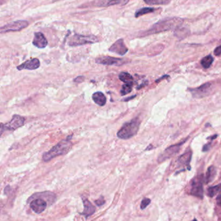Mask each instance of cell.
<instances>
[{"label": "cell", "mask_w": 221, "mask_h": 221, "mask_svg": "<svg viewBox=\"0 0 221 221\" xmlns=\"http://www.w3.org/2000/svg\"><path fill=\"white\" fill-rule=\"evenodd\" d=\"M29 25V23L25 20H18L5 25H3L0 29L1 33H5L11 31H20L22 29L26 28Z\"/></svg>", "instance_id": "6"}, {"label": "cell", "mask_w": 221, "mask_h": 221, "mask_svg": "<svg viewBox=\"0 0 221 221\" xmlns=\"http://www.w3.org/2000/svg\"><path fill=\"white\" fill-rule=\"evenodd\" d=\"M217 202L219 206L221 207V194L218 195V197H217Z\"/></svg>", "instance_id": "31"}, {"label": "cell", "mask_w": 221, "mask_h": 221, "mask_svg": "<svg viewBox=\"0 0 221 221\" xmlns=\"http://www.w3.org/2000/svg\"><path fill=\"white\" fill-rule=\"evenodd\" d=\"M53 1H54V2H55V1H60V0H53Z\"/></svg>", "instance_id": "34"}, {"label": "cell", "mask_w": 221, "mask_h": 221, "mask_svg": "<svg viewBox=\"0 0 221 221\" xmlns=\"http://www.w3.org/2000/svg\"><path fill=\"white\" fill-rule=\"evenodd\" d=\"M187 140V139H186L185 141H183L180 143H178L176 144V145H171L169 147L167 148L164 151V152L162 154V155L158 157V161L159 162H163L165 160H167V159L170 158L174 155H176V154L177 152H178L180 150V147L182 146L183 144Z\"/></svg>", "instance_id": "8"}, {"label": "cell", "mask_w": 221, "mask_h": 221, "mask_svg": "<svg viewBox=\"0 0 221 221\" xmlns=\"http://www.w3.org/2000/svg\"><path fill=\"white\" fill-rule=\"evenodd\" d=\"M25 119L23 117L19 115H14L11 121H9L7 124H2V134L3 130H10L14 131L17 128L22 127L24 125Z\"/></svg>", "instance_id": "7"}, {"label": "cell", "mask_w": 221, "mask_h": 221, "mask_svg": "<svg viewBox=\"0 0 221 221\" xmlns=\"http://www.w3.org/2000/svg\"><path fill=\"white\" fill-rule=\"evenodd\" d=\"M140 120L136 117L129 122L125 123L121 129L117 132V136L122 140H128L137 134L140 129Z\"/></svg>", "instance_id": "3"}, {"label": "cell", "mask_w": 221, "mask_h": 221, "mask_svg": "<svg viewBox=\"0 0 221 221\" xmlns=\"http://www.w3.org/2000/svg\"><path fill=\"white\" fill-rule=\"evenodd\" d=\"M84 77L79 76L74 79V82H75V83H82L83 81H84Z\"/></svg>", "instance_id": "28"}, {"label": "cell", "mask_w": 221, "mask_h": 221, "mask_svg": "<svg viewBox=\"0 0 221 221\" xmlns=\"http://www.w3.org/2000/svg\"><path fill=\"white\" fill-rule=\"evenodd\" d=\"M33 44L36 47L40 49H44L48 45V40L43 33L38 32L34 33Z\"/></svg>", "instance_id": "15"}, {"label": "cell", "mask_w": 221, "mask_h": 221, "mask_svg": "<svg viewBox=\"0 0 221 221\" xmlns=\"http://www.w3.org/2000/svg\"><path fill=\"white\" fill-rule=\"evenodd\" d=\"M95 203L97 205H98V206H101V205H102L105 203V200L103 197H101V198L99 199L95 200Z\"/></svg>", "instance_id": "27"}, {"label": "cell", "mask_w": 221, "mask_h": 221, "mask_svg": "<svg viewBox=\"0 0 221 221\" xmlns=\"http://www.w3.org/2000/svg\"><path fill=\"white\" fill-rule=\"evenodd\" d=\"M109 50L111 51V52L115 53L121 56L125 55L128 51V48L124 43L123 39L122 38L117 40L114 44L111 45V47L109 49Z\"/></svg>", "instance_id": "12"}, {"label": "cell", "mask_w": 221, "mask_h": 221, "mask_svg": "<svg viewBox=\"0 0 221 221\" xmlns=\"http://www.w3.org/2000/svg\"><path fill=\"white\" fill-rule=\"evenodd\" d=\"M213 57L212 55H208L204 57L201 61H200V64L202 66V67L205 69H208L212 66V63L213 62Z\"/></svg>", "instance_id": "22"}, {"label": "cell", "mask_w": 221, "mask_h": 221, "mask_svg": "<svg viewBox=\"0 0 221 221\" xmlns=\"http://www.w3.org/2000/svg\"><path fill=\"white\" fill-rule=\"evenodd\" d=\"M216 173H217V171H216V169L214 166H212L209 167L206 174H205L204 176V182L205 184L212 182L216 176Z\"/></svg>", "instance_id": "19"}, {"label": "cell", "mask_w": 221, "mask_h": 221, "mask_svg": "<svg viewBox=\"0 0 221 221\" xmlns=\"http://www.w3.org/2000/svg\"><path fill=\"white\" fill-rule=\"evenodd\" d=\"M154 11H155V9L151 8V7H144V8L140 9L137 10V11L136 12L135 17L138 18V17L143 16V15L153 12Z\"/></svg>", "instance_id": "24"}, {"label": "cell", "mask_w": 221, "mask_h": 221, "mask_svg": "<svg viewBox=\"0 0 221 221\" xmlns=\"http://www.w3.org/2000/svg\"><path fill=\"white\" fill-rule=\"evenodd\" d=\"M151 200L149 198H143L142 200V201L141 202V205H140L141 209L142 210L145 209L148 206V205L151 204Z\"/></svg>", "instance_id": "26"}, {"label": "cell", "mask_w": 221, "mask_h": 221, "mask_svg": "<svg viewBox=\"0 0 221 221\" xmlns=\"http://www.w3.org/2000/svg\"><path fill=\"white\" fill-rule=\"evenodd\" d=\"M203 182H204V177L202 174L195 177L191 182L190 194L199 198H202L204 196Z\"/></svg>", "instance_id": "5"}, {"label": "cell", "mask_w": 221, "mask_h": 221, "mask_svg": "<svg viewBox=\"0 0 221 221\" xmlns=\"http://www.w3.org/2000/svg\"><path fill=\"white\" fill-rule=\"evenodd\" d=\"M221 192V184H219L215 186L210 187L208 189L207 194L209 197H213Z\"/></svg>", "instance_id": "21"}, {"label": "cell", "mask_w": 221, "mask_h": 221, "mask_svg": "<svg viewBox=\"0 0 221 221\" xmlns=\"http://www.w3.org/2000/svg\"><path fill=\"white\" fill-rule=\"evenodd\" d=\"M214 54L216 56H219L221 54V45L218 46V47L214 50Z\"/></svg>", "instance_id": "29"}, {"label": "cell", "mask_w": 221, "mask_h": 221, "mask_svg": "<svg viewBox=\"0 0 221 221\" xmlns=\"http://www.w3.org/2000/svg\"><path fill=\"white\" fill-rule=\"evenodd\" d=\"M145 3L149 5H167L170 3L171 0H143Z\"/></svg>", "instance_id": "23"}, {"label": "cell", "mask_w": 221, "mask_h": 221, "mask_svg": "<svg viewBox=\"0 0 221 221\" xmlns=\"http://www.w3.org/2000/svg\"><path fill=\"white\" fill-rule=\"evenodd\" d=\"M99 41L95 36L94 35H82L75 34L70 38L68 45L70 46H79L88 44H94Z\"/></svg>", "instance_id": "4"}, {"label": "cell", "mask_w": 221, "mask_h": 221, "mask_svg": "<svg viewBox=\"0 0 221 221\" xmlns=\"http://www.w3.org/2000/svg\"><path fill=\"white\" fill-rule=\"evenodd\" d=\"M136 96V95H133V96H132L131 97H128V98H127V99H124L123 101H129V100H131V99H132L134 98V97H135Z\"/></svg>", "instance_id": "32"}, {"label": "cell", "mask_w": 221, "mask_h": 221, "mask_svg": "<svg viewBox=\"0 0 221 221\" xmlns=\"http://www.w3.org/2000/svg\"><path fill=\"white\" fill-rule=\"evenodd\" d=\"M71 137L72 136L68 137L54 146L48 152H45L42 156L43 161L48 162L56 156L63 155L68 152L72 146V143L71 142Z\"/></svg>", "instance_id": "2"}, {"label": "cell", "mask_w": 221, "mask_h": 221, "mask_svg": "<svg viewBox=\"0 0 221 221\" xmlns=\"http://www.w3.org/2000/svg\"><path fill=\"white\" fill-rule=\"evenodd\" d=\"M128 2L129 0H99L94 2V5L97 7H109L116 5H125Z\"/></svg>", "instance_id": "13"}, {"label": "cell", "mask_w": 221, "mask_h": 221, "mask_svg": "<svg viewBox=\"0 0 221 221\" xmlns=\"http://www.w3.org/2000/svg\"><path fill=\"white\" fill-rule=\"evenodd\" d=\"M132 90V84H125L123 85L122 88L121 90V95H125L128 94L130 93Z\"/></svg>", "instance_id": "25"}, {"label": "cell", "mask_w": 221, "mask_h": 221, "mask_svg": "<svg viewBox=\"0 0 221 221\" xmlns=\"http://www.w3.org/2000/svg\"><path fill=\"white\" fill-rule=\"evenodd\" d=\"M40 66V63L39 60L37 58H35L25 62L23 63L22 64L18 66L17 67V69L18 70H34L38 69Z\"/></svg>", "instance_id": "14"}, {"label": "cell", "mask_w": 221, "mask_h": 221, "mask_svg": "<svg viewBox=\"0 0 221 221\" xmlns=\"http://www.w3.org/2000/svg\"><path fill=\"white\" fill-rule=\"evenodd\" d=\"M192 157V152L189 150L181 155L178 159L177 164L179 167L189 166Z\"/></svg>", "instance_id": "17"}, {"label": "cell", "mask_w": 221, "mask_h": 221, "mask_svg": "<svg viewBox=\"0 0 221 221\" xmlns=\"http://www.w3.org/2000/svg\"><path fill=\"white\" fill-rule=\"evenodd\" d=\"M210 148V143H209L208 144H206V145H205L204 147H203V149H202V151L203 152H205V151H208Z\"/></svg>", "instance_id": "30"}, {"label": "cell", "mask_w": 221, "mask_h": 221, "mask_svg": "<svg viewBox=\"0 0 221 221\" xmlns=\"http://www.w3.org/2000/svg\"><path fill=\"white\" fill-rule=\"evenodd\" d=\"M92 99L97 105L100 106H103L106 105V98L103 93L101 91H97L92 95Z\"/></svg>", "instance_id": "18"}, {"label": "cell", "mask_w": 221, "mask_h": 221, "mask_svg": "<svg viewBox=\"0 0 221 221\" xmlns=\"http://www.w3.org/2000/svg\"><path fill=\"white\" fill-rule=\"evenodd\" d=\"M119 79L125 83L126 84H133V81L134 79L132 76L128 73L127 72H121V73L119 75Z\"/></svg>", "instance_id": "20"}, {"label": "cell", "mask_w": 221, "mask_h": 221, "mask_svg": "<svg viewBox=\"0 0 221 221\" xmlns=\"http://www.w3.org/2000/svg\"><path fill=\"white\" fill-rule=\"evenodd\" d=\"M166 77H168V75H165V76H164V77H161L160 79H158L157 80H156V83H158V82H160L162 79H165Z\"/></svg>", "instance_id": "33"}, {"label": "cell", "mask_w": 221, "mask_h": 221, "mask_svg": "<svg viewBox=\"0 0 221 221\" xmlns=\"http://www.w3.org/2000/svg\"><path fill=\"white\" fill-rule=\"evenodd\" d=\"M96 63L107 66H121L125 63V60L121 59L112 57L109 56H104L95 59Z\"/></svg>", "instance_id": "10"}, {"label": "cell", "mask_w": 221, "mask_h": 221, "mask_svg": "<svg viewBox=\"0 0 221 221\" xmlns=\"http://www.w3.org/2000/svg\"><path fill=\"white\" fill-rule=\"evenodd\" d=\"M212 84L209 83H207L198 87V88L189 89V91L193 97L200 99L209 95L211 90H212Z\"/></svg>", "instance_id": "9"}, {"label": "cell", "mask_w": 221, "mask_h": 221, "mask_svg": "<svg viewBox=\"0 0 221 221\" xmlns=\"http://www.w3.org/2000/svg\"><path fill=\"white\" fill-rule=\"evenodd\" d=\"M48 206L47 202L42 198H34L30 203V207L33 212L37 214L42 213Z\"/></svg>", "instance_id": "11"}, {"label": "cell", "mask_w": 221, "mask_h": 221, "mask_svg": "<svg viewBox=\"0 0 221 221\" xmlns=\"http://www.w3.org/2000/svg\"><path fill=\"white\" fill-rule=\"evenodd\" d=\"M183 20L180 18H166L154 24L149 29L143 32L141 36H147L166 32L171 30H176L181 26Z\"/></svg>", "instance_id": "1"}, {"label": "cell", "mask_w": 221, "mask_h": 221, "mask_svg": "<svg viewBox=\"0 0 221 221\" xmlns=\"http://www.w3.org/2000/svg\"><path fill=\"white\" fill-rule=\"evenodd\" d=\"M82 199H83V202L84 204V212L81 214L83 216H84L86 218H88L95 213V208L87 198L83 197L82 198Z\"/></svg>", "instance_id": "16"}]
</instances>
